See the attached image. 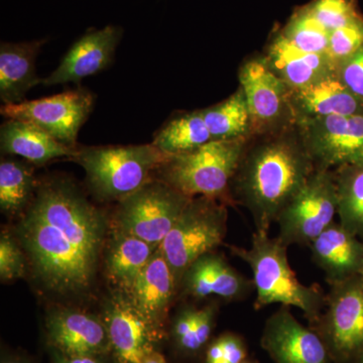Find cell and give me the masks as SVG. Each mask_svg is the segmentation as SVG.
<instances>
[{
    "label": "cell",
    "mask_w": 363,
    "mask_h": 363,
    "mask_svg": "<svg viewBox=\"0 0 363 363\" xmlns=\"http://www.w3.org/2000/svg\"><path fill=\"white\" fill-rule=\"evenodd\" d=\"M157 248L136 236L114 229L106 255L109 278L125 293L130 292Z\"/></svg>",
    "instance_id": "obj_24"
},
{
    "label": "cell",
    "mask_w": 363,
    "mask_h": 363,
    "mask_svg": "<svg viewBox=\"0 0 363 363\" xmlns=\"http://www.w3.org/2000/svg\"><path fill=\"white\" fill-rule=\"evenodd\" d=\"M216 307L208 305L196 312L194 329L189 343L188 353H195L201 350L209 340L213 330Z\"/></svg>",
    "instance_id": "obj_34"
},
{
    "label": "cell",
    "mask_w": 363,
    "mask_h": 363,
    "mask_svg": "<svg viewBox=\"0 0 363 363\" xmlns=\"http://www.w3.org/2000/svg\"><path fill=\"white\" fill-rule=\"evenodd\" d=\"M192 198L157 179L119 201L116 229L160 247Z\"/></svg>",
    "instance_id": "obj_8"
},
{
    "label": "cell",
    "mask_w": 363,
    "mask_h": 363,
    "mask_svg": "<svg viewBox=\"0 0 363 363\" xmlns=\"http://www.w3.org/2000/svg\"><path fill=\"white\" fill-rule=\"evenodd\" d=\"M224 359L229 363H240L247 359V350L245 341L235 334H225L219 337Z\"/></svg>",
    "instance_id": "obj_36"
},
{
    "label": "cell",
    "mask_w": 363,
    "mask_h": 363,
    "mask_svg": "<svg viewBox=\"0 0 363 363\" xmlns=\"http://www.w3.org/2000/svg\"><path fill=\"white\" fill-rule=\"evenodd\" d=\"M169 155L152 143L126 147H78L72 157L84 169L91 191L102 200L128 197L147 182Z\"/></svg>",
    "instance_id": "obj_4"
},
{
    "label": "cell",
    "mask_w": 363,
    "mask_h": 363,
    "mask_svg": "<svg viewBox=\"0 0 363 363\" xmlns=\"http://www.w3.org/2000/svg\"><path fill=\"white\" fill-rule=\"evenodd\" d=\"M94 95L80 88L42 99L2 105L0 112L6 119L32 123L60 143L77 147L79 131L94 108Z\"/></svg>",
    "instance_id": "obj_10"
},
{
    "label": "cell",
    "mask_w": 363,
    "mask_h": 363,
    "mask_svg": "<svg viewBox=\"0 0 363 363\" xmlns=\"http://www.w3.org/2000/svg\"><path fill=\"white\" fill-rule=\"evenodd\" d=\"M202 111L213 140L247 138L252 135V117L241 87L224 101Z\"/></svg>",
    "instance_id": "obj_26"
},
{
    "label": "cell",
    "mask_w": 363,
    "mask_h": 363,
    "mask_svg": "<svg viewBox=\"0 0 363 363\" xmlns=\"http://www.w3.org/2000/svg\"><path fill=\"white\" fill-rule=\"evenodd\" d=\"M317 169L363 162V113L297 123Z\"/></svg>",
    "instance_id": "obj_12"
},
{
    "label": "cell",
    "mask_w": 363,
    "mask_h": 363,
    "mask_svg": "<svg viewBox=\"0 0 363 363\" xmlns=\"http://www.w3.org/2000/svg\"><path fill=\"white\" fill-rule=\"evenodd\" d=\"M247 140H211L194 152L169 156L155 176L189 197L207 196L231 205L229 185Z\"/></svg>",
    "instance_id": "obj_5"
},
{
    "label": "cell",
    "mask_w": 363,
    "mask_h": 363,
    "mask_svg": "<svg viewBox=\"0 0 363 363\" xmlns=\"http://www.w3.org/2000/svg\"><path fill=\"white\" fill-rule=\"evenodd\" d=\"M202 109L182 112L169 118L157 131L152 145L169 156L188 154L211 142Z\"/></svg>",
    "instance_id": "obj_25"
},
{
    "label": "cell",
    "mask_w": 363,
    "mask_h": 363,
    "mask_svg": "<svg viewBox=\"0 0 363 363\" xmlns=\"http://www.w3.org/2000/svg\"><path fill=\"white\" fill-rule=\"evenodd\" d=\"M291 108L295 123L331 116L363 113V102L344 84L338 72L298 90H291Z\"/></svg>",
    "instance_id": "obj_17"
},
{
    "label": "cell",
    "mask_w": 363,
    "mask_h": 363,
    "mask_svg": "<svg viewBox=\"0 0 363 363\" xmlns=\"http://www.w3.org/2000/svg\"><path fill=\"white\" fill-rule=\"evenodd\" d=\"M4 154L20 156L35 164H45L59 157H73L77 147L60 143L45 130L26 121L7 119L0 128Z\"/></svg>",
    "instance_id": "obj_23"
},
{
    "label": "cell",
    "mask_w": 363,
    "mask_h": 363,
    "mask_svg": "<svg viewBox=\"0 0 363 363\" xmlns=\"http://www.w3.org/2000/svg\"><path fill=\"white\" fill-rule=\"evenodd\" d=\"M279 35L296 49L305 52L323 54L328 51L330 33L318 23L309 6L296 9Z\"/></svg>",
    "instance_id": "obj_29"
},
{
    "label": "cell",
    "mask_w": 363,
    "mask_h": 363,
    "mask_svg": "<svg viewBox=\"0 0 363 363\" xmlns=\"http://www.w3.org/2000/svg\"><path fill=\"white\" fill-rule=\"evenodd\" d=\"M334 171L316 169L279 215V238L286 247H309L337 215Z\"/></svg>",
    "instance_id": "obj_9"
},
{
    "label": "cell",
    "mask_w": 363,
    "mask_h": 363,
    "mask_svg": "<svg viewBox=\"0 0 363 363\" xmlns=\"http://www.w3.org/2000/svg\"><path fill=\"white\" fill-rule=\"evenodd\" d=\"M106 219L65 178L40 183L18 226L33 274L50 292L78 295L92 285Z\"/></svg>",
    "instance_id": "obj_1"
},
{
    "label": "cell",
    "mask_w": 363,
    "mask_h": 363,
    "mask_svg": "<svg viewBox=\"0 0 363 363\" xmlns=\"http://www.w3.org/2000/svg\"><path fill=\"white\" fill-rule=\"evenodd\" d=\"M316 169L297 123L250 135L229 185L230 204L247 208L255 231L269 233Z\"/></svg>",
    "instance_id": "obj_2"
},
{
    "label": "cell",
    "mask_w": 363,
    "mask_h": 363,
    "mask_svg": "<svg viewBox=\"0 0 363 363\" xmlns=\"http://www.w3.org/2000/svg\"><path fill=\"white\" fill-rule=\"evenodd\" d=\"M308 6L318 23L330 33L362 14L357 0H313Z\"/></svg>",
    "instance_id": "obj_30"
},
{
    "label": "cell",
    "mask_w": 363,
    "mask_h": 363,
    "mask_svg": "<svg viewBox=\"0 0 363 363\" xmlns=\"http://www.w3.org/2000/svg\"><path fill=\"white\" fill-rule=\"evenodd\" d=\"M123 28L107 26L88 30L76 40L60 62L56 70L43 79V85L79 83L108 68L123 37Z\"/></svg>",
    "instance_id": "obj_14"
},
{
    "label": "cell",
    "mask_w": 363,
    "mask_h": 363,
    "mask_svg": "<svg viewBox=\"0 0 363 363\" xmlns=\"http://www.w3.org/2000/svg\"><path fill=\"white\" fill-rule=\"evenodd\" d=\"M321 315L311 328L333 363H354L363 355V277L330 285Z\"/></svg>",
    "instance_id": "obj_7"
},
{
    "label": "cell",
    "mask_w": 363,
    "mask_h": 363,
    "mask_svg": "<svg viewBox=\"0 0 363 363\" xmlns=\"http://www.w3.org/2000/svg\"><path fill=\"white\" fill-rule=\"evenodd\" d=\"M238 79L252 117V135L296 123L291 108V89L264 55L247 60L240 66Z\"/></svg>",
    "instance_id": "obj_11"
},
{
    "label": "cell",
    "mask_w": 363,
    "mask_h": 363,
    "mask_svg": "<svg viewBox=\"0 0 363 363\" xmlns=\"http://www.w3.org/2000/svg\"><path fill=\"white\" fill-rule=\"evenodd\" d=\"M55 363H101L96 357H66L55 353Z\"/></svg>",
    "instance_id": "obj_38"
},
{
    "label": "cell",
    "mask_w": 363,
    "mask_h": 363,
    "mask_svg": "<svg viewBox=\"0 0 363 363\" xmlns=\"http://www.w3.org/2000/svg\"><path fill=\"white\" fill-rule=\"evenodd\" d=\"M181 283L189 295L199 298L215 295L228 301H240L250 297L255 290L252 279L245 278L213 252L195 260Z\"/></svg>",
    "instance_id": "obj_18"
},
{
    "label": "cell",
    "mask_w": 363,
    "mask_h": 363,
    "mask_svg": "<svg viewBox=\"0 0 363 363\" xmlns=\"http://www.w3.org/2000/svg\"><path fill=\"white\" fill-rule=\"evenodd\" d=\"M312 260L324 272L329 285L360 274L363 241L334 221L309 245Z\"/></svg>",
    "instance_id": "obj_19"
},
{
    "label": "cell",
    "mask_w": 363,
    "mask_h": 363,
    "mask_svg": "<svg viewBox=\"0 0 363 363\" xmlns=\"http://www.w3.org/2000/svg\"><path fill=\"white\" fill-rule=\"evenodd\" d=\"M337 189L339 223L363 238V162L333 169Z\"/></svg>",
    "instance_id": "obj_27"
},
{
    "label": "cell",
    "mask_w": 363,
    "mask_h": 363,
    "mask_svg": "<svg viewBox=\"0 0 363 363\" xmlns=\"http://www.w3.org/2000/svg\"><path fill=\"white\" fill-rule=\"evenodd\" d=\"M142 363H167V360L161 353L154 350L143 360Z\"/></svg>",
    "instance_id": "obj_39"
},
{
    "label": "cell",
    "mask_w": 363,
    "mask_h": 363,
    "mask_svg": "<svg viewBox=\"0 0 363 363\" xmlns=\"http://www.w3.org/2000/svg\"><path fill=\"white\" fill-rule=\"evenodd\" d=\"M26 274V259L18 243L7 233L0 240V279L1 281L23 278Z\"/></svg>",
    "instance_id": "obj_32"
},
{
    "label": "cell",
    "mask_w": 363,
    "mask_h": 363,
    "mask_svg": "<svg viewBox=\"0 0 363 363\" xmlns=\"http://www.w3.org/2000/svg\"><path fill=\"white\" fill-rule=\"evenodd\" d=\"M235 257L247 262L257 291L255 310L269 305L296 307L304 313L310 325L324 310L326 295L318 286H305L297 278L288 259V247L269 233L252 234L250 248L229 247Z\"/></svg>",
    "instance_id": "obj_3"
},
{
    "label": "cell",
    "mask_w": 363,
    "mask_h": 363,
    "mask_svg": "<svg viewBox=\"0 0 363 363\" xmlns=\"http://www.w3.org/2000/svg\"><path fill=\"white\" fill-rule=\"evenodd\" d=\"M337 72L346 87L363 102V45L339 64Z\"/></svg>",
    "instance_id": "obj_33"
},
{
    "label": "cell",
    "mask_w": 363,
    "mask_h": 363,
    "mask_svg": "<svg viewBox=\"0 0 363 363\" xmlns=\"http://www.w3.org/2000/svg\"><path fill=\"white\" fill-rule=\"evenodd\" d=\"M354 363H363V355L362 357L359 358V359L357 360Z\"/></svg>",
    "instance_id": "obj_42"
},
{
    "label": "cell",
    "mask_w": 363,
    "mask_h": 363,
    "mask_svg": "<svg viewBox=\"0 0 363 363\" xmlns=\"http://www.w3.org/2000/svg\"><path fill=\"white\" fill-rule=\"evenodd\" d=\"M269 65L291 90H298L337 71L328 52L314 54L296 49L279 32L272 38L267 54Z\"/></svg>",
    "instance_id": "obj_22"
},
{
    "label": "cell",
    "mask_w": 363,
    "mask_h": 363,
    "mask_svg": "<svg viewBox=\"0 0 363 363\" xmlns=\"http://www.w3.org/2000/svg\"><path fill=\"white\" fill-rule=\"evenodd\" d=\"M197 310L187 309L177 317L173 326L174 338L181 350L188 352L191 335L194 329Z\"/></svg>",
    "instance_id": "obj_35"
},
{
    "label": "cell",
    "mask_w": 363,
    "mask_h": 363,
    "mask_svg": "<svg viewBox=\"0 0 363 363\" xmlns=\"http://www.w3.org/2000/svg\"><path fill=\"white\" fill-rule=\"evenodd\" d=\"M104 324L112 350L121 363H142L155 350L159 327L143 316L128 298H116L105 312Z\"/></svg>",
    "instance_id": "obj_15"
},
{
    "label": "cell",
    "mask_w": 363,
    "mask_h": 363,
    "mask_svg": "<svg viewBox=\"0 0 363 363\" xmlns=\"http://www.w3.org/2000/svg\"><path fill=\"white\" fill-rule=\"evenodd\" d=\"M226 203L207 196L192 198L160 245L181 283L189 267L223 242L227 231Z\"/></svg>",
    "instance_id": "obj_6"
},
{
    "label": "cell",
    "mask_w": 363,
    "mask_h": 363,
    "mask_svg": "<svg viewBox=\"0 0 363 363\" xmlns=\"http://www.w3.org/2000/svg\"><path fill=\"white\" fill-rule=\"evenodd\" d=\"M260 345L274 363H333L321 337L281 306L264 324Z\"/></svg>",
    "instance_id": "obj_13"
},
{
    "label": "cell",
    "mask_w": 363,
    "mask_h": 363,
    "mask_svg": "<svg viewBox=\"0 0 363 363\" xmlns=\"http://www.w3.org/2000/svg\"><path fill=\"white\" fill-rule=\"evenodd\" d=\"M363 45V14L330 33L328 52L335 65L350 58Z\"/></svg>",
    "instance_id": "obj_31"
},
{
    "label": "cell",
    "mask_w": 363,
    "mask_h": 363,
    "mask_svg": "<svg viewBox=\"0 0 363 363\" xmlns=\"http://www.w3.org/2000/svg\"><path fill=\"white\" fill-rule=\"evenodd\" d=\"M240 363H257V362H255V360L245 359V360H243V362H240Z\"/></svg>",
    "instance_id": "obj_41"
},
{
    "label": "cell",
    "mask_w": 363,
    "mask_h": 363,
    "mask_svg": "<svg viewBox=\"0 0 363 363\" xmlns=\"http://www.w3.org/2000/svg\"><path fill=\"white\" fill-rule=\"evenodd\" d=\"M37 182L30 166L13 159L0 164V208L9 215L25 211L32 202Z\"/></svg>",
    "instance_id": "obj_28"
},
{
    "label": "cell",
    "mask_w": 363,
    "mask_h": 363,
    "mask_svg": "<svg viewBox=\"0 0 363 363\" xmlns=\"http://www.w3.org/2000/svg\"><path fill=\"white\" fill-rule=\"evenodd\" d=\"M48 338L66 357H97L111 348L104 321L88 313L63 310L47 320Z\"/></svg>",
    "instance_id": "obj_16"
},
{
    "label": "cell",
    "mask_w": 363,
    "mask_h": 363,
    "mask_svg": "<svg viewBox=\"0 0 363 363\" xmlns=\"http://www.w3.org/2000/svg\"><path fill=\"white\" fill-rule=\"evenodd\" d=\"M360 274H362V276L363 277V264L362 267V271H360Z\"/></svg>",
    "instance_id": "obj_44"
},
{
    "label": "cell",
    "mask_w": 363,
    "mask_h": 363,
    "mask_svg": "<svg viewBox=\"0 0 363 363\" xmlns=\"http://www.w3.org/2000/svg\"><path fill=\"white\" fill-rule=\"evenodd\" d=\"M1 363H30V362H26V360H25V359H21V358L9 357V358H4V359H2Z\"/></svg>",
    "instance_id": "obj_40"
},
{
    "label": "cell",
    "mask_w": 363,
    "mask_h": 363,
    "mask_svg": "<svg viewBox=\"0 0 363 363\" xmlns=\"http://www.w3.org/2000/svg\"><path fill=\"white\" fill-rule=\"evenodd\" d=\"M173 272L161 248L150 257L128 294V300L152 324L161 326L177 288Z\"/></svg>",
    "instance_id": "obj_20"
},
{
    "label": "cell",
    "mask_w": 363,
    "mask_h": 363,
    "mask_svg": "<svg viewBox=\"0 0 363 363\" xmlns=\"http://www.w3.org/2000/svg\"><path fill=\"white\" fill-rule=\"evenodd\" d=\"M224 360L223 350L219 339H216L211 345L208 347L206 353V363H217Z\"/></svg>",
    "instance_id": "obj_37"
},
{
    "label": "cell",
    "mask_w": 363,
    "mask_h": 363,
    "mask_svg": "<svg viewBox=\"0 0 363 363\" xmlns=\"http://www.w3.org/2000/svg\"><path fill=\"white\" fill-rule=\"evenodd\" d=\"M217 363H229L228 362H226L225 359L221 360V362H217Z\"/></svg>",
    "instance_id": "obj_43"
},
{
    "label": "cell",
    "mask_w": 363,
    "mask_h": 363,
    "mask_svg": "<svg viewBox=\"0 0 363 363\" xmlns=\"http://www.w3.org/2000/svg\"><path fill=\"white\" fill-rule=\"evenodd\" d=\"M45 40L1 43L0 45V99L4 105L26 101V95L43 79L35 70V59Z\"/></svg>",
    "instance_id": "obj_21"
}]
</instances>
